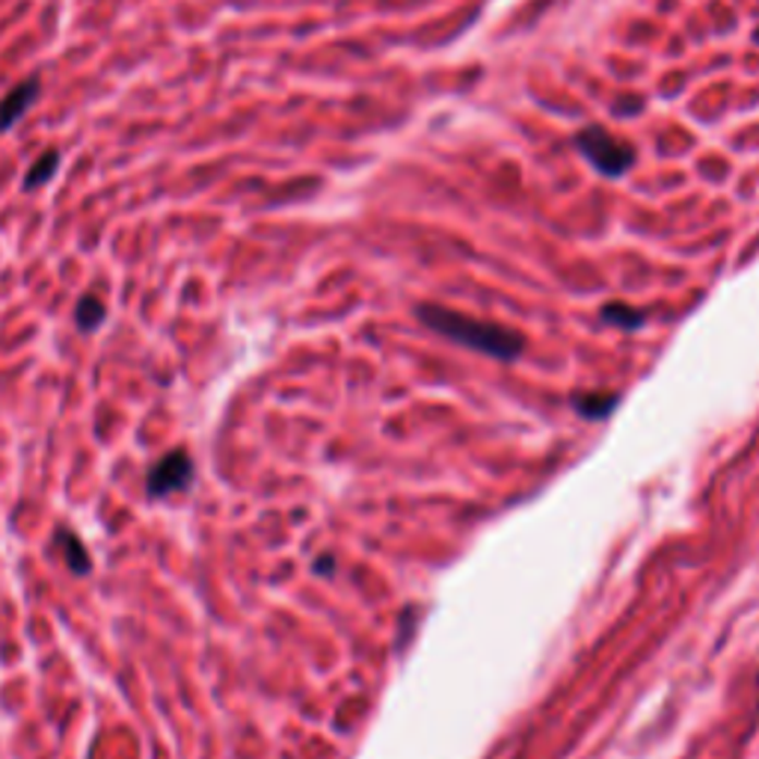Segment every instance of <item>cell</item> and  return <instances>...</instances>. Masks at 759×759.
<instances>
[{
    "mask_svg": "<svg viewBox=\"0 0 759 759\" xmlns=\"http://www.w3.org/2000/svg\"><path fill=\"white\" fill-rule=\"evenodd\" d=\"M419 317L433 333L451 338L463 348L486 353V357L517 359L522 353V345H526L517 329L502 327V324H493V321H478L472 315H460V312H451L445 306H422Z\"/></svg>",
    "mask_w": 759,
    "mask_h": 759,
    "instance_id": "1",
    "label": "cell"
},
{
    "mask_svg": "<svg viewBox=\"0 0 759 759\" xmlns=\"http://www.w3.org/2000/svg\"><path fill=\"white\" fill-rule=\"evenodd\" d=\"M576 146L588 158V164L593 169H600L602 176H609V179H617V176H623L635 164V148L600 125L579 131L576 134Z\"/></svg>",
    "mask_w": 759,
    "mask_h": 759,
    "instance_id": "2",
    "label": "cell"
},
{
    "mask_svg": "<svg viewBox=\"0 0 759 759\" xmlns=\"http://www.w3.org/2000/svg\"><path fill=\"white\" fill-rule=\"evenodd\" d=\"M193 478V463L184 451H172L148 472V496H169L179 493Z\"/></svg>",
    "mask_w": 759,
    "mask_h": 759,
    "instance_id": "3",
    "label": "cell"
},
{
    "mask_svg": "<svg viewBox=\"0 0 759 759\" xmlns=\"http://www.w3.org/2000/svg\"><path fill=\"white\" fill-rule=\"evenodd\" d=\"M39 95V81H24L12 89L3 101H0V131H10L19 119L24 117V110L36 101Z\"/></svg>",
    "mask_w": 759,
    "mask_h": 759,
    "instance_id": "4",
    "label": "cell"
},
{
    "mask_svg": "<svg viewBox=\"0 0 759 759\" xmlns=\"http://www.w3.org/2000/svg\"><path fill=\"white\" fill-rule=\"evenodd\" d=\"M573 407L585 415V419H602L617 407V395H581L573 401Z\"/></svg>",
    "mask_w": 759,
    "mask_h": 759,
    "instance_id": "5",
    "label": "cell"
},
{
    "mask_svg": "<svg viewBox=\"0 0 759 759\" xmlns=\"http://www.w3.org/2000/svg\"><path fill=\"white\" fill-rule=\"evenodd\" d=\"M57 164H60V155H57V152H45L43 158L36 160L31 172H27V179H24V188H27V190L43 188L45 181H48L53 176V169H57Z\"/></svg>",
    "mask_w": 759,
    "mask_h": 759,
    "instance_id": "6",
    "label": "cell"
},
{
    "mask_svg": "<svg viewBox=\"0 0 759 759\" xmlns=\"http://www.w3.org/2000/svg\"><path fill=\"white\" fill-rule=\"evenodd\" d=\"M60 543L65 546L69 567H72L74 573H86V569H89V561H86V552L84 546H81V540L74 538V534H69V531H63V534H60Z\"/></svg>",
    "mask_w": 759,
    "mask_h": 759,
    "instance_id": "7",
    "label": "cell"
},
{
    "mask_svg": "<svg viewBox=\"0 0 759 759\" xmlns=\"http://www.w3.org/2000/svg\"><path fill=\"white\" fill-rule=\"evenodd\" d=\"M101 317H105V306L95 297H84L81 306H77V324H81V329H95L101 324Z\"/></svg>",
    "mask_w": 759,
    "mask_h": 759,
    "instance_id": "8",
    "label": "cell"
},
{
    "mask_svg": "<svg viewBox=\"0 0 759 759\" xmlns=\"http://www.w3.org/2000/svg\"><path fill=\"white\" fill-rule=\"evenodd\" d=\"M602 317H605L609 324H621V327H641L643 324L641 312H635V309L629 306H617V303L602 309Z\"/></svg>",
    "mask_w": 759,
    "mask_h": 759,
    "instance_id": "9",
    "label": "cell"
},
{
    "mask_svg": "<svg viewBox=\"0 0 759 759\" xmlns=\"http://www.w3.org/2000/svg\"><path fill=\"white\" fill-rule=\"evenodd\" d=\"M757 43H759V31H757Z\"/></svg>",
    "mask_w": 759,
    "mask_h": 759,
    "instance_id": "10",
    "label": "cell"
}]
</instances>
